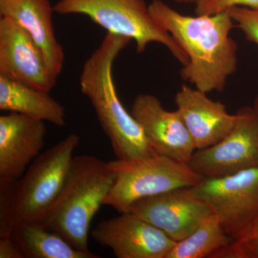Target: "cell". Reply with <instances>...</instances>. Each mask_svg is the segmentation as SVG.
<instances>
[{
	"mask_svg": "<svg viewBox=\"0 0 258 258\" xmlns=\"http://www.w3.org/2000/svg\"><path fill=\"white\" fill-rule=\"evenodd\" d=\"M149 8L187 55L188 62L180 71L181 79L203 92H222L238 62V47L230 36L235 23L229 10L188 16L161 0H153Z\"/></svg>",
	"mask_w": 258,
	"mask_h": 258,
	"instance_id": "1",
	"label": "cell"
},
{
	"mask_svg": "<svg viewBox=\"0 0 258 258\" xmlns=\"http://www.w3.org/2000/svg\"><path fill=\"white\" fill-rule=\"evenodd\" d=\"M132 39L107 32L100 46L83 64L81 91L96 111L117 159L137 160L157 155L142 126L120 102L113 78V64Z\"/></svg>",
	"mask_w": 258,
	"mask_h": 258,
	"instance_id": "2",
	"label": "cell"
},
{
	"mask_svg": "<svg viewBox=\"0 0 258 258\" xmlns=\"http://www.w3.org/2000/svg\"><path fill=\"white\" fill-rule=\"evenodd\" d=\"M114 181L108 162L93 156H74L58 197L37 223L76 248L89 251L91 222Z\"/></svg>",
	"mask_w": 258,
	"mask_h": 258,
	"instance_id": "3",
	"label": "cell"
},
{
	"mask_svg": "<svg viewBox=\"0 0 258 258\" xmlns=\"http://www.w3.org/2000/svg\"><path fill=\"white\" fill-rule=\"evenodd\" d=\"M79 144L78 134H69L41 153L13 186L0 189V237L12 235L18 224L43 216L63 186Z\"/></svg>",
	"mask_w": 258,
	"mask_h": 258,
	"instance_id": "4",
	"label": "cell"
},
{
	"mask_svg": "<svg viewBox=\"0 0 258 258\" xmlns=\"http://www.w3.org/2000/svg\"><path fill=\"white\" fill-rule=\"evenodd\" d=\"M53 10L60 15H87L107 32L134 40L139 54L149 44L157 42L170 51L182 66L188 62L186 52L152 18L144 0H59Z\"/></svg>",
	"mask_w": 258,
	"mask_h": 258,
	"instance_id": "5",
	"label": "cell"
},
{
	"mask_svg": "<svg viewBox=\"0 0 258 258\" xmlns=\"http://www.w3.org/2000/svg\"><path fill=\"white\" fill-rule=\"evenodd\" d=\"M115 174V181L104 205L119 214L130 211L139 200L183 187H193L203 178L187 163L157 155L137 160L108 162Z\"/></svg>",
	"mask_w": 258,
	"mask_h": 258,
	"instance_id": "6",
	"label": "cell"
},
{
	"mask_svg": "<svg viewBox=\"0 0 258 258\" xmlns=\"http://www.w3.org/2000/svg\"><path fill=\"white\" fill-rule=\"evenodd\" d=\"M193 188L232 240L252 233L258 223V166L223 177L203 179Z\"/></svg>",
	"mask_w": 258,
	"mask_h": 258,
	"instance_id": "7",
	"label": "cell"
},
{
	"mask_svg": "<svg viewBox=\"0 0 258 258\" xmlns=\"http://www.w3.org/2000/svg\"><path fill=\"white\" fill-rule=\"evenodd\" d=\"M235 127L218 143L196 150L187 163L203 179L223 177L258 166V118L253 107L236 113Z\"/></svg>",
	"mask_w": 258,
	"mask_h": 258,
	"instance_id": "8",
	"label": "cell"
},
{
	"mask_svg": "<svg viewBox=\"0 0 258 258\" xmlns=\"http://www.w3.org/2000/svg\"><path fill=\"white\" fill-rule=\"evenodd\" d=\"M193 187L179 188L144 198L134 203L129 212L150 222L173 240L179 242L191 235L213 214Z\"/></svg>",
	"mask_w": 258,
	"mask_h": 258,
	"instance_id": "9",
	"label": "cell"
},
{
	"mask_svg": "<svg viewBox=\"0 0 258 258\" xmlns=\"http://www.w3.org/2000/svg\"><path fill=\"white\" fill-rule=\"evenodd\" d=\"M93 240L117 258H166L176 242L132 212L103 220L91 232Z\"/></svg>",
	"mask_w": 258,
	"mask_h": 258,
	"instance_id": "10",
	"label": "cell"
},
{
	"mask_svg": "<svg viewBox=\"0 0 258 258\" xmlns=\"http://www.w3.org/2000/svg\"><path fill=\"white\" fill-rule=\"evenodd\" d=\"M0 76L47 92L57 84L35 40L8 17L0 20Z\"/></svg>",
	"mask_w": 258,
	"mask_h": 258,
	"instance_id": "11",
	"label": "cell"
},
{
	"mask_svg": "<svg viewBox=\"0 0 258 258\" xmlns=\"http://www.w3.org/2000/svg\"><path fill=\"white\" fill-rule=\"evenodd\" d=\"M45 122L18 113L0 116V189L18 181L45 144Z\"/></svg>",
	"mask_w": 258,
	"mask_h": 258,
	"instance_id": "12",
	"label": "cell"
},
{
	"mask_svg": "<svg viewBox=\"0 0 258 258\" xmlns=\"http://www.w3.org/2000/svg\"><path fill=\"white\" fill-rule=\"evenodd\" d=\"M132 114L157 154L189 162L196 148L177 110L167 111L157 97L143 93L134 99Z\"/></svg>",
	"mask_w": 258,
	"mask_h": 258,
	"instance_id": "13",
	"label": "cell"
},
{
	"mask_svg": "<svg viewBox=\"0 0 258 258\" xmlns=\"http://www.w3.org/2000/svg\"><path fill=\"white\" fill-rule=\"evenodd\" d=\"M174 101L196 150L218 143L235 127L237 114H230L224 103L212 101L196 88L183 85Z\"/></svg>",
	"mask_w": 258,
	"mask_h": 258,
	"instance_id": "14",
	"label": "cell"
},
{
	"mask_svg": "<svg viewBox=\"0 0 258 258\" xmlns=\"http://www.w3.org/2000/svg\"><path fill=\"white\" fill-rule=\"evenodd\" d=\"M50 0H0V15L13 19L35 40L49 69L57 78L63 68L64 53L56 38Z\"/></svg>",
	"mask_w": 258,
	"mask_h": 258,
	"instance_id": "15",
	"label": "cell"
},
{
	"mask_svg": "<svg viewBox=\"0 0 258 258\" xmlns=\"http://www.w3.org/2000/svg\"><path fill=\"white\" fill-rule=\"evenodd\" d=\"M0 110L18 113L57 126L66 124V109L50 92L0 76Z\"/></svg>",
	"mask_w": 258,
	"mask_h": 258,
	"instance_id": "16",
	"label": "cell"
},
{
	"mask_svg": "<svg viewBox=\"0 0 258 258\" xmlns=\"http://www.w3.org/2000/svg\"><path fill=\"white\" fill-rule=\"evenodd\" d=\"M12 235L25 258H100L91 251L81 250L55 232L37 222H24L13 227Z\"/></svg>",
	"mask_w": 258,
	"mask_h": 258,
	"instance_id": "17",
	"label": "cell"
},
{
	"mask_svg": "<svg viewBox=\"0 0 258 258\" xmlns=\"http://www.w3.org/2000/svg\"><path fill=\"white\" fill-rule=\"evenodd\" d=\"M232 241L219 217L212 214L191 235L176 242L166 258H210Z\"/></svg>",
	"mask_w": 258,
	"mask_h": 258,
	"instance_id": "18",
	"label": "cell"
},
{
	"mask_svg": "<svg viewBox=\"0 0 258 258\" xmlns=\"http://www.w3.org/2000/svg\"><path fill=\"white\" fill-rule=\"evenodd\" d=\"M210 258H258V232L219 249Z\"/></svg>",
	"mask_w": 258,
	"mask_h": 258,
	"instance_id": "19",
	"label": "cell"
},
{
	"mask_svg": "<svg viewBox=\"0 0 258 258\" xmlns=\"http://www.w3.org/2000/svg\"><path fill=\"white\" fill-rule=\"evenodd\" d=\"M228 10L234 23L246 38L258 46V9L235 7Z\"/></svg>",
	"mask_w": 258,
	"mask_h": 258,
	"instance_id": "20",
	"label": "cell"
},
{
	"mask_svg": "<svg viewBox=\"0 0 258 258\" xmlns=\"http://www.w3.org/2000/svg\"><path fill=\"white\" fill-rule=\"evenodd\" d=\"M195 14L215 15L235 7L258 9V0H195Z\"/></svg>",
	"mask_w": 258,
	"mask_h": 258,
	"instance_id": "21",
	"label": "cell"
},
{
	"mask_svg": "<svg viewBox=\"0 0 258 258\" xmlns=\"http://www.w3.org/2000/svg\"><path fill=\"white\" fill-rule=\"evenodd\" d=\"M0 258H25L13 235L0 237Z\"/></svg>",
	"mask_w": 258,
	"mask_h": 258,
	"instance_id": "22",
	"label": "cell"
},
{
	"mask_svg": "<svg viewBox=\"0 0 258 258\" xmlns=\"http://www.w3.org/2000/svg\"><path fill=\"white\" fill-rule=\"evenodd\" d=\"M252 107H253L254 111H255L256 115H257L258 118V96L254 98Z\"/></svg>",
	"mask_w": 258,
	"mask_h": 258,
	"instance_id": "23",
	"label": "cell"
},
{
	"mask_svg": "<svg viewBox=\"0 0 258 258\" xmlns=\"http://www.w3.org/2000/svg\"><path fill=\"white\" fill-rule=\"evenodd\" d=\"M174 3H182V4H186V3H195V0H172Z\"/></svg>",
	"mask_w": 258,
	"mask_h": 258,
	"instance_id": "24",
	"label": "cell"
},
{
	"mask_svg": "<svg viewBox=\"0 0 258 258\" xmlns=\"http://www.w3.org/2000/svg\"><path fill=\"white\" fill-rule=\"evenodd\" d=\"M254 232H258V223L257 225H256L255 228H254V230H253V232H252V233H254ZM252 234H251V235H252Z\"/></svg>",
	"mask_w": 258,
	"mask_h": 258,
	"instance_id": "25",
	"label": "cell"
}]
</instances>
